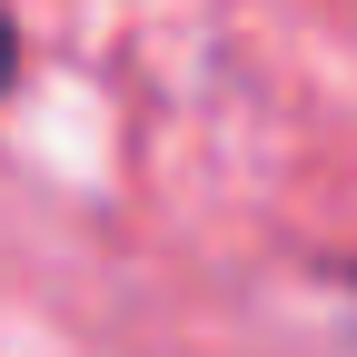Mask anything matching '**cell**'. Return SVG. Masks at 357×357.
I'll list each match as a JSON object with an SVG mask.
<instances>
[{
    "label": "cell",
    "mask_w": 357,
    "mask_h": 357,
    "mask_svg": "<svg viewBox=\"0 0 357 357\" xmlns=\"http://www.w3.org/2000/svg\"><path fill=\"white\" fill-rule=\"evenodd\" d=\"M10 60H20V40H10V10H0V89H10Z\"/></svg>",
    "instance_id": "obj_1"
}]
</instances>
